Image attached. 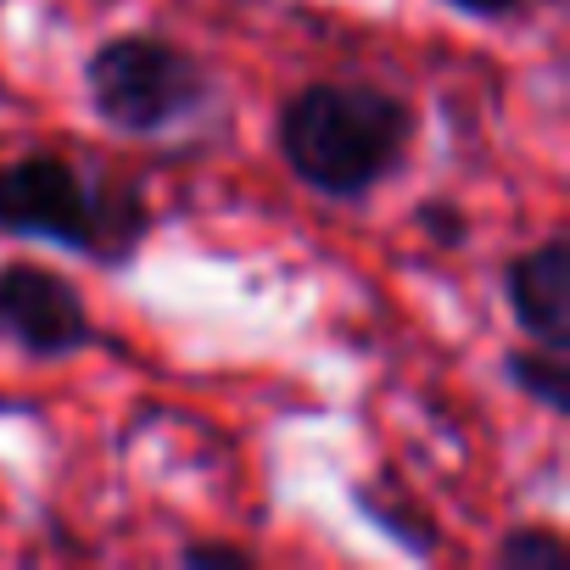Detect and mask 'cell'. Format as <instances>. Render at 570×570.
<instances>
[{
	"label": "cell",
	"mask_w": 570,
	"mask_h": 570,
	"mask_svg": "<svg viewBox=\"0 0 570 570\" xmlns=\"http://www.w3.org/2000/svg\"><path fill=\"white\" fill-rule=\"evenodd\" d=\"M279 157L308 190L364 202L386 185L414 146V107L381 85H303L274 118Z\"/></svg>",
	"instance_id": "1"
},
{
	"label": "cell",
	"mask_w": 570,
	"mask_h": 570,
	"mask_svg": "<svg viewBox=\"0 0 570 570\" xmlns=\"http://www.w3.org/2000/svg\"><path fill=\"white\" fill-rule=\"evenodd\" d=\"M151 229V207L135 185L96 179L68 157L35 151L0 168V235L85 252L107 268L135 263Z\"/></svg>",
	"instance_id": "2"
},
{
	"label": "cell",
	"mask_w": 570,
	"mask_h": 570,
	"mask_svg": "<svg viewBox=\"0 0 570 570\" xmlns=\"http://www.w3.org/2000/svg\"><path fill=\"white\" fill-rule=\"evenodd\" d=\"M85 96L107 129L151 140L213 101V73L163 35H112L85 62Z\"/></svg>",
	"instance_id": "3"
},
{
	"label": "cell",
	"mask_w": 570,
	"mask_h": 570,
	"mask_svg": "<svg viewBox=\"0 0 570 570\" xmlns=\"http://www.w3.org/2000/svg\"><path fill=\"white\" fill-rule=\"evenodd\" d=\"M0 342L29 358H68L96 342L85 297L46 263H0Z\"/></svg>",
	"instance_id": "4"
},
{
	"label": "cell",
	"mask_w": 570,
	"mask_h": 570,
	"mask_svg": "<svg viewBox=\"0 0 570 570\" xmlns=\"http://www.w3.org/2000/svg\"><path fill=\"white\" fill-rule=\"evenodd\" d=\"M503 303L509 320L537 347H570V240L548 235L509 257L503 268Z\"/></svg>",
	"instance_id": "5"
},
{
	"label": "cell",
	"mask_w": 570,
	"mask_h": 570,
	"mask_svg": "<svg viewBox=\"0 0 570 570\" xmlns=\"http://www.w3.org/2000/svg\"><path fill=\"white\" fill-rule=\"evenodd\" d=\"M503 375H509L514 392H525L548 414H564L570 409V375H564V353L559 347H514L503 358Z\"/></svg>",
	"instance_id": "6"
},
{
	"label": "cell",
	"mask_w": 570,
	"mask_h": 570,
	"mask_svg": "<svg viewBox=\"0 0 570 570\" xmlns=\"http://www.w3.org/2000/svg\"><path fill=\"white\" fill-rule=\"evenodd\" d=\"M503 570H564L570 564V548L553 525H509L498 537V553H492Z\"/></svg>",
	"instance_id": "7"
},
{
	"label": "cell",
	"mask_w": 570,
	"mask_h": 570,
	"mask_svg": "<svg viewBox=\"0 0 570 570\" xmlns=\"http://www.w3.org/2000/svg\"><path fill=\"white\" fill-rule=\"evenodd\" d=\"M179 564H190V570H252V553L235 548V542H185Z\"/></svg>",
	"instance_id": "8"
},
{
	"label": "cell",
	"mask_w": 570,
	"mask_h": 570,
	"mask_svg": "<svg viewBox=\"0 0 570 570\" xmlns=\"http://www.w3.org/2000/svg\"><path fill=\"white\" fill-rule=\"evenodd\" d=\"M420 229L425 235H436L442 246H464V235H470V224H464V213L453 207V202H420Z\"/></svg>",
	"instance_id": "9"
},
{
	"label": "cell",
	"mask_w": 570,
	"mask_h": 570,
	"mask_svg": "<svg viewBox=\"0 0 570 570\" xmlns=\"http://www.w3.org/2000/svg\"><path fill=\"white\" fill-rule=\"evenodd\" d=\"M442 7H453L459 18H475V23H509L520 12V0H442Z\"/></svg>",
	"instance_id": "10"
},
{
	"label": "cell",
	"mask_w": 570,
	"mask_h": 570,
	"mask_svg": "<svg viewBox=\"0 0 570 570\" xmlns=\"http://www.w3.org/2000/svg\"><path fill=\"white\" fill-rule=\"evenodd\" d=\"M0 107H7V85H0Z\"/></svg>",
	"instance_id": "11"
},
{
	"label": "cell",
	"mask_w": 570,
	"mask_h": 570,
	"mask_svg": "<svg viewBox=\"0 0 570 570\" xmlns=\"http://www.w3.org/2000/svg\"><path fill=\"white\" fill-rule=\"evenodd\" d=\"M548 7H559V0H548Z\"/></svg>",
	"instance_id": "12"
}]
</instances>
